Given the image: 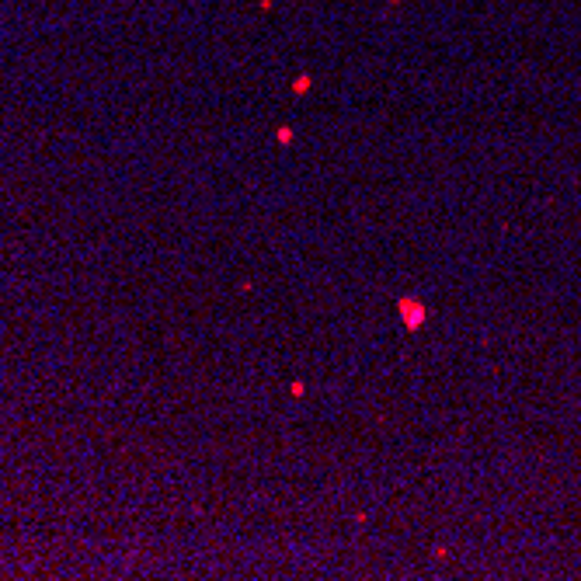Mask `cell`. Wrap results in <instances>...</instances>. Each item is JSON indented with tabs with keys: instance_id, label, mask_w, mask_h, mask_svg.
Segmentation results:
<instances>
[{
	"instance_id": "obj_1",
	"label": "cell",
	"mask_w": 581,
	"mask_h": 581,
	"mask_svg": "<svg viewBox=\"0 0 581 581\" xmlns=\"http://www.w3.org/2000/svg\"><path fill=\"white\" fill-rule=\"evenodd\" d=\"M401 307H404V314H408V328H418V321L425 317V310H421L418 303H415V310H411V303H408V300H404Z\"/></svg>"
}]
</instances>
